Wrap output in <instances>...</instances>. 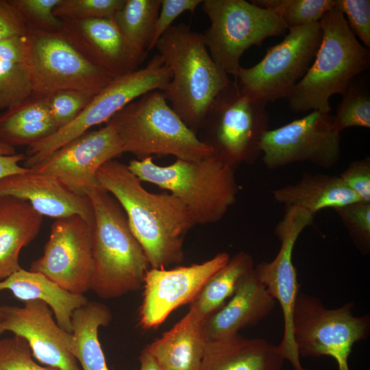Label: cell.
Instances as JSON below:
<instances>
[{"instance_id":"ac0fdd59","label":"cell","mask_w":370,"mask_h":370,"mask_svg":"<svg viewBox=\"0 0 370 370\" xmlns=\"http://www.w3.org/2000/svg\"><path fill=\"white\" fill-rule=\"evenodd\" d=\"M47 304L24 301L22 307L0 306V336L5 331L24 338L40 363L57 370H82L71 352L72 334L53 319Z\"/></svg>"},{"instance_id":"8fae6325","label":"cell","mask_w":370,"mask_h":370,"mask_svg":"<svg viewBox=\"0 0 370 370\" xmlns=\"http://www.w3.org/2000/svg\"><path fill=\"white\" fill-rule=\"evenodd\" d=\"M27 58L34 97L62 90L96 95L115 78L86 58L62 31L28 29Z\"/></svg>"},{"instance_id":"30bf717a","label":"cell","mask_w":370,"mask_h":370,"mask_svg":"<svg viewBox=\"0 0 370 370\" xmlns=\"http://www.w3.org/2000/svg\"><path fill=\"white\" fill-rule=\"evenodd\" d=\"M267 105L245 92L236 79L231 80L206 113L200 127L208 128L209 138L202 142L233 165L256 159L269 130Z\"/></svg>"},{"instance_id":"603a6c76","label":"cell","mask_w":370,"mask_h":370,"mask_svg":"<svg viewBox=\"0 0 370 370\" xmlns=\"http://www.w3.org/2000/svg\"><path fill=\"white\" fill-rule=\"evenodd\" d=\"M207 343L203 319L189 308L186 315L145 349L162 370H199Z\"/></svg>"},{"instance_id":"ab89813d","label":"cell","mask_w":370,"mask_h":370,"mask_svg":"<svg viewBox=\"0 0 370 370\" xmlns=\"http://www.w3.org/2000/svg\"><path fill=\"white\" fill-rule=\"evenodd\" d=\"M202 1V0H161V6L148 52L154 48L158 40L173 25V22L180 14L184 12H194Z\"/></svg>"},{"instance_id":"b9f144b4","label":"cell","mask_w":370,"mask_h":370,"mask_svg":"<svg viewBox=\"0 0 370 370\" xmlns=\"http://www.w3.org/2000/svg\"><path fill=\"white\" fill-rule=\"evenodd\" d=\"M27 33V27L10 1L0 0V42Z\"/></svg>"},{"instance_id":"8992f818","label":"cell","mask_w":370,"mask_h":370,"mask_svg":"<svg viewBox=\"0 0 370 370\" xmlns=\"http://www.w3.org/2000/svg\"><path fill=\"white\" fill-rule=\"evenodd\" d=\"M109 121L116 130L123 152L140 159L171 155L177 159L199 160L214 153L171 108L160 90L143 95Z\"/></svg>"},{"instance_id":"f35d334b","label":"cell","mask_w":370,"mask_h":370,"mask_svg":"<svg viewBox=\"0 0 370 370\" xmlns=\"http://www.w3.org/2000/svg\"><path fill=\"white\" fill-rule=\"evenodd\" d=\"M336 7L344 15L348 26L364 44L370 47V1L336 0Z\"/></svg>"},{"instance_id":"7bdbcfd3","label":"cell","mask_w":370,"mask_h":370,"mask_svg":"<svg viewBox=\"0 0 370 370\" xmlns=\"http://www.w3.org/2000/svg\"><path fill=\"white\" fill-rule=\"evenodd\" d=\"M25 159V155L16 153L14 147L0 143V179L27 171L29 169L19 165Z\"/></svg>"},{"instance_id":"ffe728a7","label":"cell","mask_w":370,"mask_h":370,"mask_svg":"<svg viewBox=\"0 0 370 370\" xmlns=\"http://www.w3.org/2000/svg\"><path fill=\"white\" fill-rule=\"evenodd\" d=\"M3 196L27 201L43 217L59 219L79 215L93 225L92 206L86 195L73 193L53 176L30 169L0 179V197Z\"/></svg>"},{"instance_id":"5bb4252c","label":"cell","mask_w":370,"mask_h":370,"mask_svg":"<svg viewBox=\"0 0 370 370\" xmlns=\"http://www.w3.org/2000/svg\"><path fill=\"white\" fill-rule=\"evenodd\" d=\"M314 216L301 207H286L283 218L275 228V234L281 243L276 257L269 262H261L254 269L257 278L282 308L284 332L278 349L284 359L291 363L294 370L307 369L301 366L293 334V310L299 293L293 252L299 236L312 223Z\"/></svg>"},{"instance_id":"2e32d148","label":"cell","mask_w":370,"mask_h":370,"mask_svg":"<svg viewBox=\"0 0 370 370\" xmlns=\"http://www.w3.org/2000/svg\"><path fill=\"white\" fill-rule=\"evenodd\" d=\"M113 123L88 130L65 144L30 169L58 179L73 193L85 195L97 183L96 174L106 162L123 153Z\"/></svg>"},{"instance_id":"836d02e7","label":"cell","mask_w":370,"mask_h":370,"mask_svg":"<svg viewBox=\"0 0 370 370\" xmlns=\"http://www.w3.org/2000/svg\"><path fill=\"white\" fill-rule=\"evenodd\" d=\"M125 0H60L54 15L62 21L112 18Z\"/></svg>"},{"instance_id":"4fadbf2b","label":"cell","mask_w":370,"mask_h":370,"mask_svg":"<svg viewBox=\"0 0 370 370\" xmlns=\"http://www.w3.org/2000/svg\"><path fill=\"white\" fill-rule=\"evenodd\" d=\"M332 119L330 113L314 110L267 130L260 144L264 164L271 169L299 162L333 166L340 159L341 133L333 128Z\"/></svg>"},{"instance_id":"e575fe53","label":"cell","mask_w":370,"mask_h":370,"mask_svg":"<svg viewBox=\"0 0 370 370\" xmlns=\"http://www.w3.org/2000/svg\"><path fill=\"white\" fill-rule=\"evenodd\" d=\"M28 29L51 32L62 30L63 21L53 14L60 0H9Z\"/></svg>"},{"instance_id":"484cf974","label":"cell","mask_w":370,"mask_h":370,"mask_svg":"<svg viewBox=\"0 0 370 370\" xmlns=\"http://www.w3.org/2000/svg\"><path fill=\"white\" fill-rule=\"evenodd\" d=\"M271 195L286 207H301L313 215L322 209L361 201L339 176L323 174L304 175L295 184L273 190Z\"/></svg>"},{"instance_id":"ee69618b","label":"cell","mask_w":370,"mask_h":370,"mask_svg":"<svg viewBox=\"0 0 370 370\" xmlns=\"http://www.w3.org/2000/svg\"><path fill=\"white\" fill-rule=\"evenodd\" d=\"M139 370H162L153 356L144 348L138 357Z\"/></svg>"},{"instance_id":"7c38bea8","label":"cell","mask_w":370,"mask_h":370,"mask_svg":"<svg viewBox=\"0 0 370 370\" xmlns=\"http://www.w3.org/2000/svg\"><path fill=\"white\" fill-rule=\"evenodd\" d=\"M288 29L259 62L241 66L235 78L245 92L266 104L287 97L309 69L321 42L319 22Z\"/></svg>"},{"instance_id":"f1b7e54d","label":"cell","mask_w":370,"mask_h":370,"mask_svg":"<svg viewBox=\"0 0 370 370\" xmlns=\"http://www.w3.org/2000/svg\"><path fill=\"white\" fill-rule=\"evenodd\" d=\"M32 97L27 34L0 42V111Z\"/></svg>"},{"instance_id":"83f0119b","label":"cell","mask_w":370,"mask_h":370,"mask_svg":"<svg viewBox=\"0 0 370 370\" xmlns=\"http://www.w3.org/2000/svg\"><path fill=\"white\" fill-rule=\"evenodd\" d=\"M112 319L109 308L100 302L88 301L73 311L71 352L82 370H108L98 331Z\"/></svg>"},{"instance_id":"7402d4cb","label":"cell","mask_w":370,"mask_h":370,"mask_svg":"<svg viewBox=\"0 0 370 370\" xmlns=\"http://www.w3.org/2000/svg\"><path fill=\"white\" fill-rule=\"evenodd\" d=\"M284 361L278 346L238 334L208 341L199 370H281Z\"/></svg>"},{"instance_id":"3957f363","label":"cell","mask_w":370,"mask_h":370,"mask_svg":"<svg viewBox=\"0 0 370 370\" xmlns=\"http://www.w3.org/2000/svg\"><path fill=\"white\" fill-rule=\"evenodd\" d=\"M154 47L172 72L171 81L161 92L171 108L194 131L201 126L210 105L231 79L212 59L202 34L184 23L171 26Z\"/></svg>"},{"instance_id":"1f68e13d","label":"cell","mask_w":370,"mask_h":370,"mask_svg":"<svg viewBox=\"0 0 370 370\" xmlns=\"http://www.w3.org/2000/svg\"><path fill=\"white\" fill-rule=\"evenodd\" d=\"M254 4L275 11L288 29L319 22L336 6V0H254Z\"/></svg>"},{"instance_id":"9c48e42d","label":"cell","mask_w":370,"mask_h":370,"mask_svg":"<svg viewBox=\"0 0 370 370\" xmlns=\"http://www.w3.org/2000/svg\"><path fill=\"white\" fill-rule=\"evenodd\" d=\"M353 302L326 308L319 299L299 292L293 316V339L299 356L332 357L338 370H350L348 358L354 343L370 332L369 314H353Z\"/></svg>"},{"instance_id":"7a4b0ae2","label":"cell","mask_w":370,"mask_h":370,"mask_svg":"<svg viewBox=\"0 0 370 370\" xmlns=\"http://www.w3.org/2000/svg\"><path fill=\"white\" fill-rule=\"evenodd\" d=\"M93 212L90 290L110 299L137 291L150 265L117 200L98 182L85 191Z\"/></svg>"},{"instance_id":"d590c367","label":"cell","mask_w":370,"mask_h":370,"mask_svg":"<svg viewBox=\"0 0 370 370\" xmlns=\"http://www.w3.org/2000/svg\"><path fill=\"white\" fill-rule=\"evenodd\" d=\"M95 95L79 90H62L47 96L49 114L58 130L71 123Z\"/></svg>"},{"instance_id":"5b68a950","label":"cell","mask_w":370,"mask_h":370,"mask_svg":"<svg viewBox=\"0 0 370 370\" xmlns=\"http://www.w3.org/2000/svg\"><path fill=\"white\" fill-rule=\"evenodd\" d=\"M127 166L141 182L155 184L177 197L196 224L219 221L236 201L234 165L215 153L199 160L177 159L168 166L156 164L153 157L134 159Z\"/></svg>"},{"instance_id":"8d00e7d4","label":"cell","mask_w":370,"mask_h":370,"mask_svg":"<svg viewBox=\"0 0 370 370\" xmlns=\"http://www.w3.org/2000/svg\"><path fill=\"white\" fill-rule=\"evenodd\" d=\"M334 210L358 248L367 253L370 247V203L358 201Z\"/></svg>"},{"instance_id":"cb8c5ba5","label":"cell","mask_w":370,"mask_h":370,"mask_svg":"<svg viewBox=\"0 0 370 370\" xmlns=\"http://www.w3.org/2000/svg\"><path fill=\"white\" fill-rule=\"evenodd\" d=\"M42 221L27 201L0 197V282L21 269V251L37 236Z\"/></svg>"},{"instance_id":"4316f807","label":"cell","mask_w":370,"mask_h":370,"mask_svg":"<svg viewBox=\"0 0 370 370\" xmlns=\"http://www.w3.org/2000/svg\"><path fill=\"white\" fill-rule=\"evenodd\" d=\"M57 130L47 97H31L0 114V143L12 147H29Z\"/></svg>"},{"instance_id":"60d3db41","label":"cell","mask_w":370,"mask_h":370,"mask_svg":"<svg viewBox=\"0 0 370 370\" xmlns=\"http://www.w3.org/2000/svg\"><path fill=\"white\" fill-rule=\"evenodd\" d=\"M339 177L361 201L370 203V158L369 157L350 163Z\"/></svg>"},{"instance_id":"d6a6232c","label":"cell","mask_w":370,"mask_h":370,"mask_svg":"<svg viewBox=\"0 0 370 370\" xmlns=\"http://www.w3.org/2000/svg\"><path fill=\"white\" fill-rule=\"evenodd\" d=\"M343 95L336 114L333 116V128L341 133L350 127H370V97L362 85L350 84Z\"/></svg>"},{"instance_id":"6da1fadb","label":"cell","mask_w":370,"mask_h":370,"mask_svg":"<svg viewBox=\"0 0 370 370\" xmlns=\"http://www.w3.org/2000/svg\"><path fill=\"white\" fill-rule=\"evenodd\" d=\"M96 179L121 205L150 268H166L182 261L184 238L196 222L177 197L148 191L127 164L116 160L101 166Z\"/></svg>"},{"instance_id":"52a82bcc","label":"cell","mask_w":370,"mask_h":370,"mask_svg":"<svg viewBox=\"0 0 370 370\" xmlns=\"http://www.w3.org/2000/svg\"><path fill=\"white\" fill-rule=\"evenodd\" d=\"M202 10L210 25L202 37L213 61L228 75L236 77L244 52L260 47L288 29L273 10L245 0H204Z\"/></svg>"},{"instance_id":"4dcf8cb0","label":"cell","mask_w":370,"mask_h":370,"mask_svg":"<svg viewBox=\"0 0 370 370\" xmlns=\"http://www.w3.org/2000/svg\"><path fill=\"white\" fill-rule=\"evenodd\" d=\"M161 0H125L113 20L127 43L146 56L151 44Z\"/></svg>"},{"instance_id":"44dd1931","label":"cell","mask_w":370,"mask_h":370,"mask_svg":"<svg viewBox=\"0 0 370 370\" xmlns=\"http://www.w3.org/2000/svg\"><path fill=\"white\" fill-rule=\"evenodd\" d=\"M275 306L276 301L253 270L227 302L203 321L206 338L212 341L235 336L241 330L258 324Z\"/></svg>"},{"instance_id":"277c9868","label":"cell","mask_w":370,"mask_h":370,"mask_svg":"<svg viewBox=\"0 0 370 370\" xmlns=\"http://www.w3.org/2000/svg\"><path fill=\"white\" fill-rule=\"evenodd\" d=\"M319 24L321 40L313 62L286 97L296 112L330 113V97L344 94L352 80L369 66V50L357 40L336 6Z\"/></svg>"},{"instance_id":"f546056e","label":"cell","mask_w":370,"mask_h":370,"mask_svg":"<svg viewBox=\"0 0 370 370\" xmlns=\"http://www.w3.org/2000/svg\"><path fill=\"white\" fill-rule=\"evenodd\" d=\"M254 269L251 256L244 251L236 254L210 277L190 308L204 321L227 302Z\"/></svg>"},{"instance_id":"9a60e30c","label":"cell","mask_w":370,"mask_h":370,"mask_svg":"<svg viewBox=\"0 0 370 370\" xmlns=\"http://www.w3.org/2000/svg\"><path fill=\"white\" fill-rule=\"evenodd\" d=\"M92 225L79 215L56 219L42 256L32 262L29 271L84 295L90 290L92 274Z\"/></svg>"},{"instance_id":"d4e9b609","label":"cell","mask_w":370,"mask_h":370,"mask_svg":"<svg viewBox=\"0 0 370 370\" xmlns=\"http://www.w3.org/2000/svg\"><path fill=\"white\" fill-rule=\"evenodd\" d=\"M8 290L18 299L26 301L39 300L52 310L57 323L71 333V315L73 311L88 300L82 294L72 293L44 275L20 269L0 282V291Z\"/></svg>"},{"instance_id":"e0dca14e","label":"cell","mask_w":370,"mask_h":370,"mask_svg":"<svg viewBox=\"0 0 370 370\" xmlns=\"http://www.w3.org/2000/svg\"><path fill=\"white\" fill-rule=\"evenodd\" d=\"M221 252L199 264L166 269L150 268L143 282V299L139 310L143 328L154 329L177 308L191 304L206 282L230 260Z\"/></svg>"},{"instance_id":"74e56055","label":"cell","mask_w":370,"mask_h":370,"mask_svg":"<svg viewBox=\"0 0 370 370\" xmlns=\"http://www.w3.org/2000/svg\"><path fill=\"white\" fill-rule=\"evenodd\" d=\"M0 370H57L33 359L27 341L21 336L0 339Z\"/></svg>"},{"instance_id":"d6986e66","label":"cell","mask_w":370,"mask_h":370,"mask_svg":"<svg viewBox=\"0 0 370 370\" xmlns=\"http://www.w3.org/2000/svg\"><path fill=\"white\" fill-rule=\"evenodd\" d=\"M62 21V32L72 44L113 77L137 70L145 58L127 43L112 18Z\"/></svg>"},{"instance_id":"ba28073f","label":"cell","mask_w":370,"mask_h":370,"mask_svg":"<svg viewBox=\"0 0 370 370\" xmlns=\"http://www.w3.org/2000/svg\"><path fill=\"white\" fill-rule=\"evenodd\" d=\"M172 78V72L156 55L147 64L132 73L114 78L96 94L71 123L27 149L23 166L31 169L57 149L92 127L108 122L115 114L143 95L162 91Z\"/></svg>"}]
</instances>
